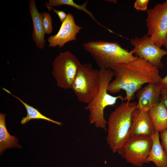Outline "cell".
I'll return each instance as SVG.
<instances>
[{"instance_id": "1", "label": "cell", "mask_w": 167, "mask_h": 167, "mask_svg": "<svg viewBox=\"0 0 167 167\" xmlns=\"http://www.w3.org/2000/svg\"><path fill=\"white\" fill-rule=\"evenodd\" d=\"M110 69L114 72V78L108 86V92L115 94L124 90L127 102L134 99L136 93L143 85L160 83L162 78L158 68L139 58L130 62L114 65Z\"/></svg>"}, {"instance_id": "2", "label": "cell", "mask_w": 167, "mask_h": 167, "mask_svg": "<svg viewBox=\"0 0 167 167\" xmlns=\"http://www.w3.org/2000/svg\"><path fill=\"white\" fill-rule=\"evenodd\" d=\"M135 102H122L110 113L107 121L108 144L113 153L118 152L129 139L132 113Z\"/></svg>"}, {"instance_id": "3", "label": "cell", "mask_w": 167, "mask_h": 167, "mask_svg": "<svg viewBox=\"0 0 167 167\" xmlns=\"http://www.w3.org/2000/svg\"><path fill=\"white\" fill-rule=\"evenodd\" d=\"M100 86L98 91L91 101L85 107L89 113V121L97 128L106 131L107 121L104 115L105 109L109 106H114L118 100L123 101L125 97L121 95L112 96L108 93V87L114 76V72L110 69H100Z\"/></svg>"}, {"instance_id": "4", "label": "cell", "mask_w": 167, "mask_h": 167, "mask_svg": "<svg viewBox=\"0 0 167 167\" xmlns=\"http://www.w3.org/2000/svg\"><path fill=\"white\" fill-rule=\"evenodd\" d=\"M83 46L100 69H110L114 65L130 62L138 58L115 41H90L84 43Z\"/></svg>"}, {"instance_id": "5", "label": "cell", "mask_w": 167, "mask_h": 167, "mask_svg": "<svg viewBox=\"0 0 167 167\" xmlns=\"http://www.w3.org/2000/svg\"><path fill=\"white\" fill-rule=\"evenodd\" d=\"M100 80L99 70L90 63H81L71 88L78 101L89 103L98 91Z\"/></svg>"}, {"instance_id": "6", "label": "cell", "mask_w": 167, "mask_h": 167, "mask_svg": "<svg viewBox=\"0 0 167 167\" xmlns=\"http://www.w3.org/2000/svg\"><path fill=\"white\" fill-rule=\"evenodd\" d=\"M81 64L70 51L60 53L53 61L52 71L57 86L65 89H71Z\"/></svg>"}, {"instance_id": "7", "label": "cell", "mask_w": 167, "mask_h": 167, "mask_svg": "<svg viewBox=\"0 0 167 167\" xmlns=\"http://www.w3.org/2000/svg\"><path fill=\"white\" fill-rule=\"evenodd\" d=\"M146 21L151 41L159 48L167 36V0L148 10Z\"/></svg>"}, {"instance_id": "8", "label": "cell", "mask_w": 167, "mask_h": 167, "mask_svg": "<svg viewBox=\"0 0 167 167\" xmlns=\"http://www.w3.org/2000/svg\"><path fill=\"white\" fill-rule=\"evenodd\" d=\"M130 42L134 46L130 51L132 54L143 59L158 69L163 67L161 59L167 55V50L159 48L152 42L147 34L140 38L136 36L131 39Z\"/></svg>"}, {"instance_id": "9", "label": "cell", "mask_w": 167, "mask_h": 167, "mask_svg": "<svg viewBox=\"0 0 167 167\" xmlns=\"http://www.w3.org/2000/svg\"><path fill=\"white\" fill-rule=\"evenodd\" d=\"M152 144L151 137L130 138L118 153L127 162L142 167L146 163Z\"/></svg>"}, {"instance_id": "10", "label": "cell", "mask_w": 167, "mask_h": 167, "mask_svg": "<svg viewBox=\"0 0 167 167\" xmlns=\"http://www.w3.org/2000/svg\"><path fill=\"white\" fill-rule=\"evenodd\" d=\"M82 28V27L76 24L73 15L68 13L57 33L48 38L49 46L50 47L58 46L60 48L67 42L75 41L77 34Z\"/></svg>"}, {"instance_id": "11", "label": "cell", "mask_w": 167, "mask_h": 167, "mask_svg": "<svg viewBox=\"0 0 167 167\" xmlns=\"http://www.w3.org/2000/svg\"><path fill=\"white\" fill-rule=\"evenodd\" d=\"M156 132L148 112L136 109L132 113L129 139L139 137H151Z\"/></svg>"}, {"instance_id": "12", "label": "cell", "mask_w": 167, "mask_h": 167, "mask_svg": "<svg viewBox=\"0 0 167 167\" xmlns=\"http://www.w3.org/2000/svg\"><path fill=\"white\" fill-rule=\"evenodd\" d=\"M162 88L159 83L147 84L136 93V108L148 112L160 101Z\"/></svg>"}, {"instance_id": "13", "label": "cell", "mask_w": 167, "mask_h": 167, "mask_svg": "<svg viewBox=\"0 0 167 167\" xmlns=\"http://www.w3.org/2000/svg\"><path fill=\"white\" fill-rule=\"evenodd\" d=\"M29 10L33 24L32 38L36 46L40 49L44 48L45 44V34L43 27L41 13L38 11L35 0L29 1Z\"/></svg>"}, {"instance_id": "14", "label": "cell", "mask_w": 167, "mask_h": 167, "mask_svg": "<svg viewBox=\"0 0 167 167\" xmlns=\"http://www.w3.org/2000/svg\"><path fill=\"white\" fill-rule=\"evenodd\" d=\"M151 138L152 145L146 163L152 162L156 167H167V156L160 141L159 132L156 131Z\"/></svg>"}, {"instance_id": "15", "label": "cell", "mask_w": 167, "mask_h": 167, "mask_svg": "<svg viewBox=\"0 0 167 167\" xmlns=\"http://www.w3.org/2000/svg\"><path fill=\"white\" fill-rule=\"evenodd\" d=\"M148 112L156 131L160 133L167 129V109L161 102L160 101Z\"/></svg>"}, {"instance_id": "16", "label": "cell", "mask_w": 167, "mask_h": 167, "mask_svg": "<svg viewBox=\"0 0 167 167\" xmlns=\"http://www.w3.org/2000/svg\"><path fill=\"white\" fill-rule=\"evenodd\" d=\"M5 113H0V155L6 149L12 148H22L16 137L11 135L6 126Z\"/></svg>"}, {"instance_id": "17", "label": "cell", "mask_w": 167, "mask_h": 167, "mask_svg": "<svg viewBox=\"0 0 167 167\" xmlns=\"http://www.w3.org/2000/svg\"><path fill=\"white\" fill-rule=\"evenodd\" d=\"M3 90L15 97L24 106L26 109L27 114L26 117H23L21 121L22 124L24 125L32 119H41L45 120L52 122L59 126H61L62 123L59 122L54 120L42 114L38 110L24 102L19 97L13 94L8 90L2 88Z\"/></svg>"}, {"instance_id": "18", "label": "cell", "mask_w": 167, "mask_h": 167, "mask_svg": "<svg viewBox=\"0 0 167 167\" xmlns=\"http://www.w3.org/2000/svg\"><path fill=\"white\" fill-rule=\"evenodd\" d=\"M88 2V1H87L82 5H79L75 3L72 0H49L48 4L52 7L66 5L71 6L78 10L82 11L88 15L98 24L106 28L96 20L92 12L87 10V6Z\"/></svg>"}, {"instance_id": "19", "label": "cell", "mask_w": 167, "mask_h": 167, "mask_svg": "<svg viewBox=\"0 0 167 167\" xmlns=\"http://www.w3.org/2000/svg\"><path fill=\"white\" fill-rule=\"evenodd\" d=\"M42 22L45 34H50L53 32L52 19L50 14L47 12L41 13Z\"/></svg>"}, {"instance_id": "20", "label": "cell", "mask_w": 167, "mask_h": 167, "mask_svg": "<svg viewBox=\"0 0 167 167\" xmlns=\"http://www.w3.org/2000/svg\"><path fill=\"white\" fill-rule=\"evenodd\" d=\"M149 0H136L134 2V7L138 10L145 11L147 10Z\"/></svg>"}, {"instance_id": "21", "label": "cell", "mask_w": 167, "mask_h": 167, "mask_svg": "<svg viewBox=\"0 0 167 167\" xmlns=\"http://www.w3.org/2000/svg\"><path fill=\"white\" fill-rule=\"evenodd\" d=\"M46 6L49 11L52 10L54 13H56L58 16L61 22L62 23L66 19L67 14L62 10H56L53 7L49 5L47 2H45Z\"/></svg>"}, {"instance_id": "22", "label": "cell", "mask_w": 167, "mask_h": 167, "mask_svg": "<svg viewBox=\"0 0 167 167\" xmlns=\"http://www.w3.org/2000/svg\"><path fill=\"white\" fill-rule=\"evenodd\" d=\"M161 144L167 156V129L160 132Z\"/></svg>"}, {"instance_id": "23", "label": "cell", "mask_w": 167, "mask_h": 167, "mask_svg": "<svg viewBox=\"0 0 167 167\" xmlns=\"http://www.w3.org/2000/svg\"><path fill=\"white\" fill-rule=\"evenodd\" d=\"M160 101L165 106L167 109V89H162Z\"/></svg>"}, {"instance_id": "24", "label": "cell", "mask_w": 167, "mask_h": 167, "mask_svg": "<svg viewBox=\"0 0 167 167\" xmlns=\"http://www.w3.org/2000/svg\"><path fill=\"white\" fill-rule=\"evenodd\" d=\"M159 83L162 89H167V74L164 77L162 78Z\"/></svg>"}, {"instance_id": "25", "label": "cell", "mask_w": 167, "mask_h": 167, "mask_svg": "<svg viewBox=\"0 0 167 167\" xmlns=\"http://www.w3.org/2000/svg\"><path fill=\"white\" fill-rule=\"evenodd\" d=\"M163 45L164 46V47L165 49H167V36L165 39Z\"/></svg>"}, {"instance_id": "26", "label": "cell", "mask_w": 167, "mask_h": 167, "mask_svg": "<svg viewBox=\"0 0 167 167\" xmlns=\"http://www.w3.org/2000/svg\"><path fill=\"white\" fill-rule=\"evenodd\" d=\"M106 2H113L114 3H117V0H105Z\"/></svg>"}]
</instances>
